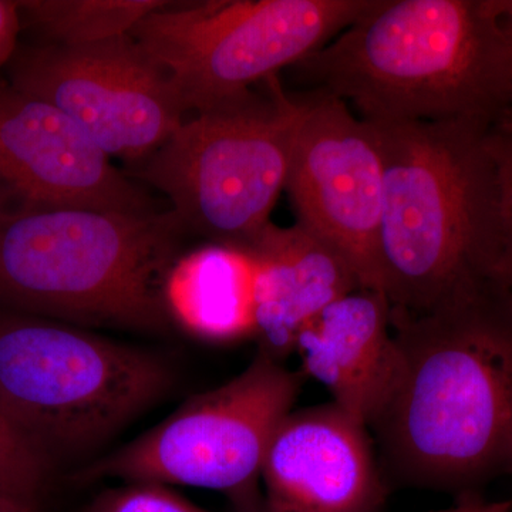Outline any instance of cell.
<instances>
[{
	"instance_id": "6da1fadb",
	"label": "cell",
	"mask_w": 512,
	"mask_h": 512,
	"mask_svg": "<svg viewBox=\"0 0 512 512\" xmlns=\"http://www.w3.org/2000/svg\"><path fill=\"white\" fill-rule=\"evenodd\" d=\"M390 322L402 367L369 429L384 478L478 497L512 474V296L476 274Z\"/></svg>"
},
{
	"instance_id": "7a4b0ae2",
	"label": "cell",
	"mask_w": 512,
	"mask_h": 512,
	"mask_svg": "<svg viewBox=\"0 0 512 512\" xmlns=\"http://www.w3.org/2000/svg\"><path fill=\"white\" fill-rule=\"evenodd\" d=\"M292 67L370 123L490 121L510 99L494 0H376Z\"/></svg>"
},
{
	"instance_id": "3957f363",
	"label": "cell",
	"mask_w": 512,
	"mask_h": 512,
	"mask_svg": "<svg viewBox=\"0 0 512 512\" xmlns=\"http://www.w3.org/2000/svg\"><path fill=\"white\" fill-rule=\"evenodd\" d=\"M0 204V305L84 329L168 332V271L184 227L173 211Z\"/></svg>"
},
{
	"instance_id": "277c9868",
	"label": "cell",
	"mask_w": 512,
	"mask_h": 512,
	"mask_svg": "<svg viewBox=\"0 0 512 512\" xmlns=\"http://www.w3.org/2000/svg\"><path fill=\"white\" fill-rule=\"evenodd\" d=\"M174 384L156 352L0 311V424L47 474L99 450Z\"/></svg>"
},
{
	"instance_id": "5b68a950",
	"label": "cell",
	"mask_w": 512,
	"mask_h": 512,
	"mask_svg": "<svg viewBox=\"0 0 512 512\" xmlns=\"http://www.w3.org/2000/svg\"><path fill=\"white\" fill-rule=\"evenodd\" d=\"M248 99L195 114L141 161L138 177L164 192L185 228L214 244L248 248L271 224L312 96L278 76Z\"/></svg>"
},
{
	"instance_id": "8992f818",
	"label": "cell",
	"mask_w": 512,
	"mask_h": 512,
	"mask_svg": "<svg viewBox=\"0 0 512 512\" xmlns=\"http://www.w3.org/2000/svg\"><path fill=\"white\" fill-rule=\"evenodd\" d=\"M485 123H372L383 161L380 286L390 312L426 311L476 275L474 164Z\"/></svg>"
},
{
	"instance_id": "52a82bcc",
	"label": "cell",
	"mask_w": 512,
	"mask_h": 512,
	"mask_svg": "<svg viewBox=\"0 0 512 512\" xmlns=\"http://www.w3.org/2000/svg\"><path fill=\"white\" fill-rule=\"evenodd\" d=\"M376 0L174 3L130 33L194 114L248 99L255 84L295 66L362 18Z\"/></svg>"
},
{
	"instance_id": "ba28073f",
	"label": "cell",
	"mask_w": 512,
	"mask_h": 512,
	"mask_svg": "<svg viewBox=\"0 0 512 512\" xmlns=\"http://www.w3.org/2000/svg\"><path fill=\"white\" fill-rule=\"evenodd\" d=\"M302 382L303 373L259 350L244 372L191 397L153 429L97 458L82 477L190 485L227 495L235 512H264L266 448Z\"/></svg>"
},
{
	"instance_id": "9c48e42d",
	"label": "cell",
	"mask_w": 512,
	"mask_h": 512,
	"mask_svg": "<svg viewBox=\"0 0 512 512\" xmlns=\"http://www.w3.org/2000/svg\"><path fill=\"white\" fill-rule=\"evenodd\" d=\"M9 64L13 89L72 117L110 158L141 163L187 120L170 77L131 35L30 47Z\"/></svg>"
},
{
	"instance_id": "30bf717a",
	"label": "cell",
	"mask_w": 512,
	"mask_h": 512,
	"mask_svg": "<svg viewBox=\"0 0 512 512\" xmlns=\"http://www.w3.org/2000/svg\"><path fill=\"white\" fill-rule=\"evenodd\" d=\"M303 121L285 190L298 222L343 259L363 289L382 292L379 136L345 101L319 92ZM383 293V292H382Z\"/></svg>"
},
{
	"instance_id": "8fae6325",
	"label": "cell",
	"mask_w": 512,
	"mask_h": 512,
	"mask_svg": "<svg viewBox=\"0 0 512 512\" xmlns=\"http://www.w3.org/2000/svg\"><path fill=\"white\" fill-rule=\"evenodd\" d=\"M0 180L12 197L29 204L156 211L79 123L12 86H0Z\"/></svg>"
},
{
	"instance_id": "7c38bea8",
	"label": "cell",
	"mask_w": 512,
	"mask_h": 512,
	"mask_svg": "<svg viewBox=\"0 0 512 512\" xmlns=\"http://www.w3.org/2000/svg\"><path fill=\"white\" fill-rule=\"evenodd\" d=\"M261 485L264 512H380L387 498L372 434L333 402L286 414Z\"/></svg>"
},
{
	"instance_id": "4fadbf2b",
	"label": "cell",
	"mask_w": 512,
	"mask_h": 512,
	"mask_svg": "<svg viewBox=\"0 0 512 512\" xmlns=\"http://www.w3.org/2000/svg\"><path fill=\"white\" fill-rule=\"evenodd\" d=\"M303 376L370 429L393 394L402 355L382 292L357 288L313 316L295 342Z\"/></svg>"
},
{
	"instance_id": "5bb4252c",
	"label": "cell",
	"mask_w": 512,
	"mask_h": 512,
	"mask_svg": "<svg viewBox=\"0 0 512 512\" xmlns=\"http://www.w3.org/2000/svg\"><path fill=\"white\" fill-rule=\"evenodd\" d=\"M258 259L256 338L276 360L295 352L303 326L346 293L362 288L335 251L299 224H269L247 248Z\"/></svg>"
},
{
	"instance_id": "9a60e30c",
	"label": "cell",
	"mask_w": 512,
	"mask_h": 512,
	"mask_svg": "<svg viewBox=\"0 0 512 512\" xmlns=\"http://www.w3.org/2000/svg\"><path fill=\"white\" fill-rule=\"evenodd\" d=\"M258 274V259L247 248L212 242L180 255L165 278L168 318L205 342L256 338Z\"/></svg>"
},
{
	"instance_id": "2e32d148",
	"label": "cell",
	"mask_w": 512,
	"mask_h": 512,
	"mask_svg": "<svg viewBox=\"0 0 512 512\" xmlns=\"http://www.w3.org/2000/svg\"><path fill=\"white\" fill-rule=\"evenodd\" d=\"M473 268L512 296V106L487 121L478 138Z\"/></svg>"
},
{
	"instance_id": "e0dca14e",
	"label": "cell",
	"mask_w": 512,
	"mask_h": 512,
	"mask_svg": "<svg viewBox=\"0 0 512 512\" xmlns=\"http://www.w3.org/2000/svg\"><path fill=\"white\" fill-rule=\"evenodd\" d=\"M170 2L161 0H30L19 2L47 45L84 46L130 35L144 18Z\"/></svg>"
},
{
	"instance_id": "ac0fdd59",
	"label": "cell",
	"mask_w": 512,
	"mask_h": 512,
	"mask_svg": "<svg viewBox=\"0 0 512 512\" xmlns=\"http://www.w3.org/2000/svg\"><path fill=\"white\" fill-rule=\"evenodd\" d=\"M84 512H210L198 507L168 485L126 483L104 491Z\"/></svg>"
},
{
	"instance_id": "d6986e66",
	"label": "cell",
	"mask_w": 512,
	"mask_h": 512,
	"mask_svg": "<svg viewBox=\"0 0 512 512\" xmlns=\"http://www.w3.org/2000/svg\"><path fill=\"white\" fill-rule=\"evenodd\" d=\"M47 473L0 424V495L39 510Z\"/></svg>"
},
{
	"instance_id": "ffe728a7",
	"label": "cell",
	"mask_w": 512,
	"mask_h": 512,
	"mask_svg": "<svg viewBox=\"0 0 512 512\" xmlns=\"http://www.w3.org/2000/svg\"><path fill=\"white\" fill-rule=\"evenodd\" d=\"M19 30V2L0 0V70L15 56Z\"/></svg>"
},
{
	"instance_id": "44dd1931",
	"label": "cell",
	"mask_w": 512,
	"mask_h": 512,
	"mask_svg": "<svg viewBox=\"0 0 512 512\" xmlns=\"http://www.w3.org/2000/svg\"><path fill=\"white\" fill-rule=\"evenodd\" d=\"M429 512H512V497L495 501L484 500L480 495L461 498L453 507Z\"/></svg>"
},
{
	"instance_id": "7402d4cb",
	"label": "cell",
	"mask_w": 512,
	"mask_h": 512,
	"mask_svg": "<svg viewBox=\"0 0 512 512\" xmlns=\"http://www.w3.org/2000/svg\"><path fill=\"white\" fill-rule=\"evenodd\" d=\"M0 512H39V510L5 497V495H0Z\"/></svg>"
},
{
	"instance_id": "603a6c76",
	"label": "cell",
	"mask_w": 512,
	"mask_h": 512,
	"mask_svg": "<svg viewBox=\"0 0 512 512\" xmlns=\"http://www.w3.org/2000/svg\"><path fill=\"white\" fill-rule=\"evenodd\" d=\"M508 60H510V99H508V106H512V45H507Z\"/></svg>"
}]
</instances>
